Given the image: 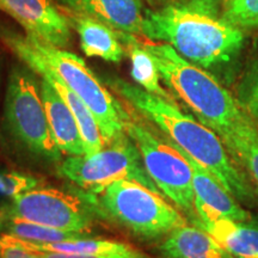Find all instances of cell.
I'll return each mask as SVG.
<instances>
[{
    "label": "cell",
    "instance_id": "2",
    "mask_svg": "<svg viewBox=\"0 0 258 258\" xmlns=\"http://www.w3.org/2000/svg\"><path fill=\"white\" fill-rule=\"evenodd\" d=\"M141 36L170 44L190 62L208 72H230L245 44V35L214 8L192 3L146 11Z\"/></svg>",
    "mask_w": 258,
    "mask_h": 258
},
{
    "label": "cell",
    "instance_id": "8",
    "mask_svg": "<svg viewBox=\"0 0 258 258\" xmlns=\"http://www.w3.org/2000/svg\"><path fill=\"white\" fill-rule=\"evenodd\" d=\"M57 173L86 191L128 179L163 195L147 173L137 145L128 135L93 154L67 156L60 161Z\"/></svg>",
    "mask_w": 258,
    "mask_h": 258
},
{
    "label": "cell",
    "instance_id": "7",
    "mask_svg": "<svg viewBox=\"0 0 258 258\" xmlns=\"http://www.w3.org/2000/svg\"><path fill=\"white\" fill-rule=\"evenodd\" d=\"M137 116L125 122V134L137 145L144 166L163 196L190 219L196 217L192 171L185 157L171 144L164 141Z\"/></svg>",
    "mask_w": 258,
    "mask_h": 258
},
{
    "label": "cell",
    "instance_id": "4",
    "mask_svg": "<svg viewBox=\"0 0 258 258\" xmlns=\"http://www.w3.org/2000/svg\"><path fill=\"white\" fill-rule=\"evenodd\" d=\"M95 215L115 222L144 240L165 238L188 220L163 195L135 180L121 179L104 188L79 192Z\"/></svg>",
    "mask_w": 258,
    "mask_h": 258
},
{
    "label": "cell",
    "instance_id": "26",
    "mask_svg": "<svg viewBox=\"0 0 258 258\" xmlns=\"http://www.w3.org/2000/svg\"><path fill=\"white\" fill-rule=\"evenodd\" d=\"M218 2L220 0H189L188 3H192V4H199L203 6H208V8H217Z\"/></svg>",
    "mask_w": 258,
    "mask_h": 258
},
{
    "label": "cell",
    "instance_id": "10",
    "mask_svg": "<svg viewBox=\"0 0 258 258\" xmlns=\"http://www.w3.org/2000/svg\"><path fill=\"white\" fill-rule=\"evenodd\" d=\"M0 10L14 18L27 36L61 49L70 44L72 27L56 0H0Z\"/></svg>",
    "mask_w": 258,
    "mask_h": 258
},
{
    "label": "cell",
    "instance_id": "9",
    "mask_svg": "<svg viewBox=\"0 0 258 258\" xmlns=\"http://www.w3.org/2000/svg\"><path fill=\"white\" fill-rule=\"evenodd\" d=\"M95 217L79 194L56 188H34L0 206V221L19 219L89 235H92Z\"/></svg>",
    "mask_w": 258,
    "mask_h": 258
},
{
    "label": "cell",
    "instance_id": "20",
    "mask_svg": "<svg viewBox=\"0 0 258 258\" xmlns=\"http://www.w3.org/2000/svg\"><path fill=\"white\" fill-rule=\"evenodd\" d=\"M0 232L15 235L19 239L31 241V243H57V241L79 239L89 235L78 232L57 230L48 226L19 220V219H5L0 221Z\"/></svg>",
    "mask_w": 258,
    "mask_h": 258
},
{
    "label": "cell",
    "instance_id": "18",
    "mask_svg": "<svg viewBox=\"0 0 258 258\" xmlns=\"http://www.w3.org/2000/svg\"><path fill=\"white\" fill-rule=\"evenodd\" d=\"M118 35L131 59V76L134 82L145 91L159 96L167 101L175 102L172 95L161 86V77L156 61L150 51L144 47L143 42L139 41L134 34L129 32L118 31Z\"/></svg>",
    "mask_w": 258,
    "mask_h": 258
},
{
    "label": "cell",
    "instance_id": "5",
    "mask_svg": "<svg viewBox=\"0 0 258 258\" xmlns=\"http://www.w3.org/2000/svg\"><path fill=\"white\" fill-rule=\"evenodd\" d=\"M25 41L32 53L89 106L108 145L127 135L124 125L131 112L103 85L82 57L27 35Z\"/></svg>",
    "mask_w": 258,
    "mask_h": 258
},
{
    "label": "cell",
    "instance_id": "12",
    "mask_svg": "<svg viewBox=\"0 0 258 258\" xmlns=\"http://www.w3.org/2000/svg\"><path fill=\"white\" fill-rule=\"evenodd\" d=\"M61 8L92 17L115 30L141 35L145 12L141 0H56Z\"/></svg>",
    "mask_w": 258,
    "mask_h": 258
},
{
    "label": "cell",
    "instance_id": "1",
    "mask_svg": "<svg viewBox=\"0 0 258 258\" xmlns=\"http://www.w3.org/2000/svg\"><path fill=\"white\" fill-rule=\"evenodd\" d=\"M106 85L143 117L163 132L171 143L217 177L238 201L256 202L251 180L228 152L220 137L177 106L175 102L145 91L117 77H106Z\"/></svg>",
    "mask_w": 258,
    "mask_h": 258
},
{
    "label": "cell",
    "instance_id": "21",
    "mask_svg": "<svg viewBox=\"0 0 258 258\" xmlns=\"http://www.w3.org/2000/svg\"><path fill=\"white\" fill-rule=\"evenodd\" d=\"M237 101L245 114L258 122V54L246 63L238 84Z\"/></svg>",
    "mask_w": 258,
    "mask_h": 258
},
{
    "label": "cell",
    "instance_id": "15",
    "mask_svg": "<svg viewBox=\"0 0 258 258\" xmlns=\"http://www.w3.org/2000/svg\"><path fill=\"white\" fill-rule=\"evenodd\" d=\"M40 89L49 127L61 152L66 156H84L82 134L72 110L46 79L41 78Z\"/></svg>",
    "mask_w": 258,
    "mask_h": 258
},
{
    "label": "cell",
    "instance_id": "6",
    "mask_svg": "<svg viewBox=\"0 0 258 258\" xmlns=\"http://www.w3.org/2000/svg\"><path fill=\"white\" fill-rule=\"evenodd\" d=\"M35 74L28 66L12 67L5 98L6 128L28 152L60 163L62 152L51 133Z\"/></svg>",
    "mask_w": 258,
    "mask_h": 258
},
{
    "label": "cell",
    "instance_id": "23",
    "mask_svg": "<svg viewBox=\"0 0 258 258\" xmlns=\"http://www.w3.org/2000/svg\"><path fill=\"white\" fill-rule=\"evenodd\" d=\"M31 184V177L29 175L17 171H0V202L10 201L28 191Z\"/></svg>",
    "mask_w": 258,
    "mask_h": 258
},
{
    "label": "cell",
    "instance_id": "14",
    "mask_svg": "<svg viewBox=\"0 0 258 258\" xmlns=\"http://www.w3.org/2000/svg\"><path fill=\"white\" fill-rule=\"evenodd\" d=\"M61 10L78 34L80 47L86 56L99 57L114 63L123 60L127 51L120 40L118 30L86 15L62 8Z\"/></svg>",
    "mask_w": 258,
    "mask_h": 258
},
{
    "label": "cell",
    "instance_id": "3",
    "mask_svg": "<svg viewBox=\"0 0 258 258\" xmlns=\"http://www.w3.org/2000/svg\"><path fill=\"white\" fill-rule=\"evenodd\" d=\"M156 61L161 80L188 106L198 120L214 131L221 140L233 131L245 112L237 98L214 74L190 62L164 42H143Z\"/></svg>",
    "mask_w": 258,
    "mask_h": 258
},
{
    "label": "cell",
    "instance_id": "24",
    "mask_svg": "<svg viewBox=\"0 0 258 258\" xmlns=\"http://www.w3.org/2000/svg\"><path fill=\"white\" fill-rule=\"evenodd\" d=\"M0 258H34L28 250L12 240L8 233L0 234Z\"/></svg>",
    "mask_w": 258,
    "mask_h": 258
},
{
    "label": "cell",
    "instance_id": "19",
    "mask_svg": "<svg viewBox=\"0 0 258 258\" xmlns=\"http://www.w3.org/2000/svg\"><path fill=\"white\" fill-rule=\"evenodd\" d=\"M222 141L235 163H239L249 173V178L258 192V129L254 121L244 114Z\"/></svg>",
    "mask_w": 258,
    "mask_h": 258
},
{
    "label": "cell",
    "instance_id": "13",
    "mask_svg": "<svg viewBox=\"0 0 258 258\" xmlns=\"http://www.w3.org/2000/svg\"><path fill=\"white\" fill-rule=\"evenodd\" d=\"M188 160L192 171V188L195 194V206L208 209L219 217L234 221L249 220L252 215L240 205L239 201L219 182L217 177L192 159L189 154L171 143Z\"/></svg>",
    "mask_w": 258,
    "mask_h": 258
},
{
    "label": "cell",
    "instance_id": "11",
    "mask_svg": "<svg viewBox=\"0 0 258 258\" xmlns=\"http://www.w3.org/2000/svg\"><path fill=\"white\" fill-rule=\"evenodd\" d=\"M195 211L196 217L189 222L208 232L234 258H258L257 220H230L201 206H195Z\"/></svg>",
    "mask_w": 258,
    "mask_h": 258
},
{
    "label": "cell",
    "instance_id": "16",
    "mask_svg": "<svg viewBox=\"0 0 258 258\" xmlns=\"http://www.w3.org/2000/svg\"><path fill=\"white\" fill-rule=\"evenodd\" d=\"M160 258H234L208 232L195 225H182L158 246Z\"/></svg>",
    "mask_w": 258,
    "mask_h": 258
},
{
    "label": "cell",
    "instance_id": "25",
    "mask_svg": "<svg viewBox=\"0 0 258 258\" xmlns=\"http://www.w3.org/2000/svg\"><path fill=\"white\" fill-rule=\"evenodd\" d=\"M24 249V247H23ZM28 250V249H25ZM34 258H151L144 252H139L137 254H131V256H116V254H70V253H57V252H44V251L37 250H28Z\"/></svg>",
    "mask_w": 258,
    "mask_h": 258
},
{
    "label": "cell",
    "instance_id": "22",
    "mask_svg": "<svg viewBox=\"0 0 258 258\" xmlns=\"http://www.w3.org/2000/svg\"><path fill=\"white\" fill-rule=\"evenodd\" d=\"M222 18L238 28H258V0H226Z\"/></svg>",
    "mask_w": 258,
    "mask_h": 258
},
{
    "label": "cell",
    "instance_id": "17",
    "mask_svg": "<svg viewBox=\"0 0 258 258\" xmlns=\"http://www.w3.org/2000/svg\"><path fill=\"white\" fill-rule=\"evenodd\" d=\"M11 235V234H10ZM12 240L19 246L28 250L44 251V252H57L70 254H116V256H131L140 252L137 247L122 243V241L95 238L92 235L79 238V239L57 241V243H31V241L19 239L11 235Z\"/></svg>",
    "mask_w": 258,
    "mask_h": 258
},
{
    "label": "cell",
    "instance_id": "27",
    "mask_svg": "<svg viewBox=\"0 0 258 258\" xmlns=\"http://www.w3.org/2000/svg\"><path fill=\"white\" fill-rule=\"evenodd\" d=\"M254 123H256V122H254ZM256 125H257V129H258V122L256 123Z\"/></svg>",
    "mask_w": 258,
    "mask_h": 258
}]
</instances>
